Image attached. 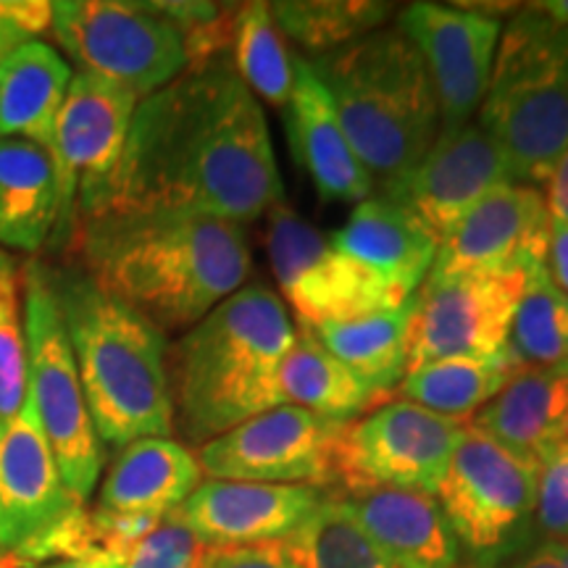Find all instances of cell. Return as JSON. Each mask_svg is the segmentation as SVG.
<instances>
[{
    "instance_id": "cell-45",
    "label": "cell",
    "mask_w": 568,
    "mask_h": 568,
    "mask_svg": "<svg viewBox=\"0 0 568 568\" xmlns=\"http://www.w3.org/2000/svg\"><path fill=\"white\" fill-rule=\"evenodd\" d=\"M474 568H497V566H474Z\"/></svg>"
},
{
    "instance_id": "cell-2",
    "label": "cell",
    "mask_w": 568,
    "mask_h": 568,
    "mask_svg": "<svg viewBox=\"0 0 568 568\" xmlns=\"http://www.w3.org/2000/svg\"><path fill=\"white\" fill-rule=\"evenodd\" d=\"M77 237L82 272L163 335L195 326L253 268L243 224L222 219L98 216Z\"/></svg>"
},
{
    "instance_id": "cell-10",
    "label": "cell",
    "mask_w": 568,
    "mask_h": 568,
    "mask_svg": "<svg viewBox=\"0 0 568 568\" xmlns=\"http://www.w3.org/2000/svg\"><path fill=\"white\" fill-rule=\"evenodd\" d=\"M266 251L284 301L293 305L303 326L387 314L408 301L366 266L339 253L329 234L284 203L268 211Z\"/></svg>"
},
{
    "instance_id": "cell-18",
    "label": "cell",
    "mask_w": 568,
    "mask_h": 568,
    "mask_svg": "<svg viewBox=\"0 0 568 568\" xmlns=\"http://www.w3.org/2000/svg\"><path fill=\"white\" fill-rule=\"evenodd\" d=\"M514 182V169L503 148L479 124H466L460 130L439 132L414 172L385 197L414 211L443 243L445 234L481 197Z\"/></svg>"
},
{
    "instance_id": "cell-28",
    "label": "cell",
    "mask_w": 568,
    "mask_h": 568,
    "mask_svg": "<svg viewBox=\"0 0 568 568\" xmlns=\"http://www.w3.org/2000/svg\"><path fill=\"white\" fill-rule=\"evenodd\" d=\"M280 397L282 406H297L337 424H351L385 403V397L326 353L305 326L282 361Z\"/></svg>"
},
{
    "instance_id": "cell-9",
    "label": "cell",
    "mask_w": 568,
    "mask_h": 568,
    "mask_svg": "<svg viewBox=\"0 0 568 568\" xmlns=\"http://www.w3.org/2000/svg\"><path fill=\"white\" fill-rule=\"evenodd\" d=\"M51 11L53 38L80 74L119 84L138 101L190 69L180 30L151 3L59 0Z\"/></svg>"
},
{
    "instance_id": "cell-12",
    "label": "cell",
    "mask_w": 568,
    "mask_h": 568,
    "mask_svg": "<svg viewBox=\"0 0 568 568\" xmlns=\"http://www.w3.org/2000/svg\"><path fill=\"white\" fill-rule=\"evenodd\" d=\"M345 424L297 406H276L247 418L197 450L211 479L258 485H337V445Z\"/></svg>"
},
{
    "instance_id": "cell-36",
    "label": "cell",
    "mask_w": 568,
    "mask_h": 568,
    "mask_svg": "<svg viewBox=\"0 0 568 568\" xmlns=\"http://www.w3.org/2000/svg\"><path fill=\"white\" fill-rule=\"evenodd\" d=\"M535 524L545 539H568V439L539 460Z\"/></svg>"
},
{
    "instance_id": "cell-23",
    "label": "cell",
    "mask_w": 568,
    "mask_h": 568,
    "mask_svg": "<svg viewBox=\"0 0 568 568\" xmlns=\"http://www.w3.org/2000/svg\"><path fill=\"white\" fill-rule=\"evenodd\" d=\"M201 464L172 437L134 439L119 450L98 497V514L161 521L201 485Z\"/></svg>"
},
{
    "instance_id": "cell-16",
    "label": "cell",
    "mask_w": 568,
    "mask_h": 568,
    "mask_svg": "<svg viewBox=\"0 0 568 568\" xmlns=\"http://www.w3.org/2000/svg\"><path fill=\"white\" fill-rule=\"evenodd\" d=\"M397 30L414 42L429 69L443 130L471 124L487 95L503 24L495 13L456 3H410Z\"/></svg>"
},
{
    "instance_id": "cell-17",
    "label": "cell",
    "mask_w": 568,
    "mask_h": 568,
    "mask_svg": "<svg viewBox=\"0 0 568 568\" xmlns=\"http://www.w3.org/2000/svg\"><path fill=\"white\" fill-rule=\"evenodd\" d=\"M550 216L542 193L503 184L445 234L426 280L466 274H531L548 266Z\"/></svg>"
},
{
    "instance_id": "cell-6",
    "label": "cell",
    "mask_w": 568,
    "mask_h": 568,
    "mask_svg": "<svg viewBox=\"0 0 568 568\" xmlns=\"http://www.w3.org/2000/svg\"><path fill=\"white\" fill-rule=\"evenodd\" d=\"M479 126L508 155L516 184H545L568 151V27L535 6L500 32Z\"/></svg>"
},
{
    "instance_id": "cell-42",
    "label": "cell",
    "mask_w": 568,
    "mask_h": 568,
    "mask_svg": "<svg viewBox=\"0 0 568 568\" xmlns=\"http://www.w3.org/2000/svg\"><path fill=\"white\" fill-rule=\"evenodd\" d=\"M539 13L556 21V24L568 27V0H542V3H531Z\"/></svg>"
},
{
    "instance_id": "cell-3",
    "label": "cell",
    "mask_w": 568,
    "mask_h": 568,
    "mask_svg": "<svg viewBox=\"0 0 568 568\" xmlns=\"http://www.w3.org/2000/svg\"><path fill=\"white\" fill-rule=\"evenodd\" d=\"M287 305L266 284L226 297L169 347L174 429L205 445L282 406L280 368L295 345Z\"/></svg>"
},
{
    "instance_id": "cell-20",
    "label": "cell",
    "mask_w": 568,
    "mask_h": 568,
    "mask_svg": "<svg viewBox=\"0 0 568 568\" xmlns=\"http://www.w3.org/2000/svg\"><path fill=\"white\" fill-rule=\"evenodd\" d=\"M290 148L295 161L329 203H364L374 193V180L353 153L329 90L318 80L308 59H295V84L284 109Z\"/></svg>"
},
{
    "instance_id": "cell-8",
    "label": "cell",
    "mask_w": 568,
    "mask_h": 568,
    "mask_svg": "<svg viewBox=\"0 0 568 568\" xmlns=\"http://www.w3.org/2000/svg\"><path fill=\"white\" fill-rule=\"evenodd\" d=\"M537 471L535 460L466 426L435 497L458 545L477 566H493L527 542L535 524Z\"/></svg>"
},
{
    "instance_id": "cell-15",
    "label": "cell",
    "mask_w": 568,
    "mask_h": 568,
    "mask_svg": "<svg viewBox=\"0 0 568 568\" xmlns=\"http://www.w3.org/2000/svg\"><path fill=\"white\" fill-rule=\"evenodd\" d=\"M527 274L426 280L416 293L408 372L447 358H495L510 351Z\"/></svg>"
},
{
    "instance_id": "cell-33",
    "label": "cell",
    "mask_w": 568,
    "mask_h": 568,
    "mask_svg": "<svg viewBox=\"0 0 568 568\" xmlns=\"http://www.w3.org/2000/svg\"><path fill=\"white\" fill-rule=\"evenodd\" d=\"M287 542L305 568H403L361 529L337 495H326Z\"/></svg>"
},
{
    "instance_id": "cell-19",
    "label": "cell",
    "mask_w": 568,
    "mask_h": 568,
    "mask_svg": "<svg viewBox=\"0 0 568 568\" xmlns=\"http://www.w3.org/2000/svg\"><path fill=\"white\" fill-rule=\"evenodd\" d=\"M324 497V489L305 485L209 479L174 514L213 548L226 550L282 542L316 514Z\"/></svg>"
},
{
    "instance_id": "cell-24",
    "label": "cell",
    "mask_w": 568,
    "mask_h": 568,
    "mask_svg": "<svg viewBox=\"0 0 568 568\" xmlns=\"http://www.w3.org/2000/svg\"><path fill=\"white\" fill-rule=\"evenodd\" d=\"M468 424L539 466L568 439V372L518 368Z\"/></svg>"
},
{
    "instance_id": "cell-32",
    "label": "cell",
    "mask_w": 568,
    "mask_h": 568,
    "mask_svg": "<svg viewBox=\"0 0 568 568\" xmlns=\"http://www.w3.org/2000/svg\"><path fill=\"white\" fill-rule=\"evenodd\" d=\"M232 63L253 95H261L274 109H287L295 84V59L284 48L268 3H240Z\"/></svg>"
},
{
    "instance_id": "cell-44",
    "label": "cell",
    "mask_w": 568,
    "mask_h": 568,
    "mask_svg": "<svg viewBox=\"0 0 568 568\" xmlns=\"http://www.w3.org/2000/svg\"><path fill=\"white\" fill-rule=\"evenodd\" d=\"M503 568H560V566L548 556V552H542V550L537 548L535 552H531V556H527L524 560H518V564L503 566Z\"/></svg>"
},
{
    "instance_id": "cell-11",
    "label": "cell",
    "mask_w": 568,
    "mask_h": 568,
    "mask_svg": "<svg viewBox=\"0 0 568 568\" xmlns=\"http://www.w3.org/2000/svg\"><path fill=\"white\" fill-rule=\"evenodd\" d=\"M468 422L389 400L345 424L337 445L339 493L366 487L437 495Z\"/></svg>"
},
{
    "instance_id": "cell-40",
    "label": "cell",
    "mask_w": 568,
    "mask_h": 568,
    "mask_svg": "<svg viewBox=\"0 0 568 568\" xmlns=\"http://www.w3.org/2000/svg\"><path fill=\"white\" fill-rule=\"evenodd\" d=\"M550 280L568 293V224H552L548 247Z\"/></svg>"
},
{
    "instance_id": "cell-22",
    "label": "cell",
    "mask_w": 568,
    "mask_h": 568,
    "mask_svg": "<svg viewBox=\"0 0 568 568\" xmlns=\"http://www.w3.org/2000/svg\"><path fill=\"white\" fill-rule=\"evenodd\" d=\"M337 497L361 529L403 568H460V545L435 495L366 487Z\"/></svg>"
},
{
    "instance_id": "cell-37",
    "label": "cell",
    "mask_w": 568,
    "mask_h": 568,
    "mask_svg": "<svg viewBox=\"0 0 568 568\" xmlns=\"http://www.w3.org/2000/svg\"><path fill=\"white\" fill-rule=\"evenodd\" d=\"M51 17L48 0H0V61L24 42L51 32Z\"/></svg>"
},
{
    "instance_id": "cell-13",
    "label": "cell",
    "mask_w": 568,
    "mask_h": 568,
    "mask_svg": "<svg viewBox=\"0 0 568 568\" xmlns=\"http://www.w3.org/2000/svg\"><path fill=\"white\" fill-rule=\"evenodd\" d=\"M138 95L101 77H71L55 119L51 155L59 176V226L55 240L98 209L119 161L138 109Z\"/></svg>"
},
{
    "instance_id": "cell-29",
    "label": "cell",
    "mask_w": 568,
    "mask_h": 568,
    "mask_svg": "<svg viewBox=\"0 0 568 568\" xmlns=\"http://www.w3.org/2000/svg\"><path fill=\"white\" fill-rule=\"evenodd\" d=\"M514 351L495 358H447L418 366L397 385V400L416 403L439 416L471 422L518 372Z\"/></svg>"
},
{
    "instance_id": "cell-43",
    "label": "cell",
    "mask_w": 568,
    "mask_h": 568,
    "mask_svg": "<svg viewBox=\"0 0 568 568\" xmlns=\"http://www.w3.org/2000/svg\"><path fill=\"white\" fill-rule=\"evenodd\" d=\"M539 550L548 552L560 568H568V539H545Z\"/></svg>"
},
{
    "instance_id": "cell-7",
    "label": "cell",
    "mask_w": 568,
    "mask_h": 568,
    "mask_svg": "<svg viewBox=\"0 0 568 568\" xmlns=\"http://www.w3.org/2000/svg\"><path fill=\"white\" fill-rule=\"evenodd\" d=\"M21 290L30 395L63 485L84 506L101 479L103 443L92 424L74 353L63 329L59 303L45 280V268L40 264L27 266Z\"/></svg>"
},
{
    "instance_id": "cell-14",
    "label": "cell",
    "mask_w": 568,
    "mask_h": 568,
    "mask_svg": "<svg viewBox=\"0 0 568 568\" xmlns=\"http://www.w3.org/2000/svg\"><path fill=\"white\" fill-rule=\"evenodd\" d=\"M82 514L27 389L19 414L0 422V556L6 564L27 560Z\"/></svg>"
},
{
    "instance_id": "cell-34",
    "label": "cell",
    "mask_w": 568,
    "mask_h": 568,
    "mask_svg": "<svg viewBox=\"0 0 568 568\" xmlns=\"http://www.w3.org/2000/svg\"><path fill=\"white\" fill-rule=\"evenodd\" d=\"M27 379V337L24 311L19 305V284L11 264L0 258V422L19 414L24 406Z\"/></svg>"
},
{
    "instance_id": "cell-41",
    "label": "cell",
    "mask_w": 568,
    "mask_h": 568,
    "mask_svg": "<svg viewBox=\"0 0 568 568\" xmlns=\"http://www.w3.org/2000/svg\"><path fill=\"white\" fill-rule=\"evenodd\" d=\"M3 568H119V560L113 556H90V558H59V560H40V564H3Z\"/></svg>"
},
{
    "instance_id": "cell-1",
    "label": "cell",
    "mask_w": 568,
    "mask_h": 568,
    "mask_svg": "<svg viewBox=\"0 0 568 568\" xmlns=\"http://www.w3.org/2000/svg\"><path fill=\"white\" fill-rule=\"evenodd\" d=\"M282 197L266 116L230 53L142 98L122 161L88 219L193 216L243 224Z\"/></svg>"
},
{
    "instance_id": "cell-5",
    "label": "cell",
    "mask_w": 568,
    "mask_h": 568,
    "mask_svg": "<svg viewBox=\"0 0 568 568\" xmlns=\"http://www.w3.org/2000/svg\"><path fill=\"white\" fill-rule=\"evenodd\" d=\"M329 90L353 153L393 195L443 130L429 69L397 27L308 59Z\"/></svg>"
},
{
    "instance_id": "cell-38",
    "label": "cell",
    "mask_w": 568,
    "mask_h": 568,
    "mask_svg": "<svg viewBox=\"0 0 568 568\" xmlns=\"http://www.w3.org/2000/svg\"><path fill=\"white\" fill-rule=\"evenodd\" d=\"M211 568H305L297 552L290 548L287 539L282 542L245 545V548L219 550Z\"/></svg>"
},
{
    "instance_id": "cell-4",
    "label": "cell",
    "mask_w": 568,
    "mask_h": 568,
    "mask_svg": "<svg viewBox=\"0 0 568 568\" xmlns=\"http://www.w3.org/2000/svg\"><path fill=\"white\" fill-rule=\"evenodd\" d=\"M45 280L101 443L126 447L134 439L172 435L166 335L80 268H45Z\"/></svg>"
},
{
    "instance_id": "cell-25",
    "label": "cell",
    "mask_w": 568,
    "mask_h": 568,
    "mask_svg": "<svg viewBox=\"0 0 568 568\" xmlns=\"http://www.w3.org/2000/svg\"><path fill=\"white\" fill-rule=\"evenodd\" d=\"M59 226V176L48 148L0 138V245L38 253Z\"/></svg>"
},
{
    "instance_id": "cell-35",
    "label": "cell",
    "mask_w": 568,
    "mask_h": 568,
    "mask_svg": "<svg viewBox=\"0 0 568 568\" xmlns=\"http://www.w3.org/2000/svg\"><path fill=\"white\" fill-rule=\"evenodd\" d=\"M219 550L176 514L161 518L145 537L119 556V568H211Z\"/></svg>"
},
{
    "instance_id": "cell-21",
    "label": "cell",
    "mask_w": 568,
    "mask_h": 568,
    "mask_svg": "<svg viewBox=\"0 0 568 568\" xmlns=\"http://www.w3.org/2000/svg\"><path fill=\"white\" fill-rule=\"evenodd\" d=\"M329 240L339 253L366 266L403 297L418 293L439 247V240L414 211L385 195L355 205L347 224L332 232Z\"/></svg>"
},
{
    "instance_id": "cell-27",
    "label": "cell",
    "mask_w": 568,
    "mask_h": 568,
    "mask_svg": "<svg viewBox=\"0 0 568 568\" xmlns=\"http://www.w3.org/2000/svg\"><path fill=\"white\" fill-rule=\"evenodd\" d=\"M416 316V293L400 308L387 314L355 318V322L305 326L326 353L351 368L379 397L395 395L408 374L410 329ZM303 326V324H301Z\"/></svg>"
},
{
    "instance_id": "cell-39",
    "label": "cell",
    "mask_w": 568,
    "mask_h": 568,
    "mask_svg": "<svg viewBox=\"0 0 568 568\" xmlns=\"http://www.w3.org/2000/svg\"><path fill=\"white\" fill-rule=\"evenodd\" d=\"M545 209H548L550 224H568V151L560 155L548 180H545Z\"/></svg>"
},
{
    "instance_id": "cell-26",
    "label": "cell",
    "mask_w": 568,
    "mask_h": 568,
    "mask_svg": "<svg viewBox=\"0 0 568 568\" xmlns=\"http://www.w3.org/2000/svg\"><path fill=\"white\" fill-rule=\"evenodd\" d=\"M71 67L48 42L19 45L0 61V138H21L51 151Z\"/></svg>"
},
{
    "instance_id": "cell-31",
    "label": "cell",
    "mask_w": 568,
    "mask_h": 568,
    "mask_svg": "<svg viewBox=\"0 0 568 568\" xmlns=\"http://www.w3.org/2000/svg\"><path fill=\"white\" fill-rule=\"evenodd\" d=\"M510 351L521 368L568 372V293L550 280L548 266L527 276L510 326Z\"/></svg>"
},
{
    "instance_id": "cell-30",
    "label": "cell",
    "mask_w": 568,
    "mask_h": 568,
    "mask_svg": "<svg viewBox=\"0 0 568 568\" xmlns=\"http://www.w3.org/2000/svg\"><path fill=\"white\" fill-rule=\"evenodd\" d=\"M393 3L374 0H282L268 3L276 30L311 55H324L351 45L364 34L382 30Z\"/></svg>"
}]
</instances>
